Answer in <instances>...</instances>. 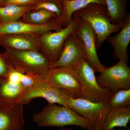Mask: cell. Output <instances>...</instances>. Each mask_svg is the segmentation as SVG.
Returning a JSON list of instances; mask_svg holds the SVG:
<instances>
[{"label":"cell","mask_w":130,"mask_h":130,"mask_svg":"<svg viewBox=\"0 0 130 130\" xmlns=\"http://www.w3.org/2000/svg\"><path fill=\"white\" fill-rule=\"evenodd\" d=\"M72 17L83 20L91 27L95 33L96 47L99 49L109 35L118 32L121 25L113 24L110 21L106 5L92 3L76 11Z\"/></svg>","instance_id":"cell-1"},{"label":"cell","mask_w":130,"mask_h":130,"mask_svg":"<svg viewBox=\"0 0 130 130\" xmlns=\"http://www.w3.org/2000/svg\"><path fill=\"white\" fill-rule=\"evenodd\" d=\"M33 120L42 128L75 125L86 130H94L87 120L68 107L49 103L41 111L35 114Z\"/></svg>","instance_id":"cell-2"},{"label":"cell","mask_w":130,"mask_h":130,"mask_svg":"<svg viewBox=\"0 0 130 130\" xmlns=\"http://www.w3.org/2000/svg\"><path fill=\"white\" fill-rule=\"evenodd\" d=\"M3 54L13 70L24 74L37 75L46 79L52 69V64L39 51L6 50Z\"/></svg>","instance_id":"cell-3"},{"label":"cell","mask_w":130,"mask_h":130,"mask_svg":"<svg viewBox=\"0 0 130 130\" xmlns=\"http://www.w3.org/2000/svg\"><path fill=\"white\" fill-rule=\"evenodd\" d=\"M73 68L79 79V98L93 102L109 103L112 95L100 87L94 70L86 61Z\"/></svg>","instance_id":"cell-4"},{"label":"cell","mask_w":130,"mask_h":130,"mask_svg":"<svg viewBox=\"0 0 130 130\" xmlns=\"http://www.w3.org/2000/svg\"><path fill=\"white\" fill-rule=\"evenodd\" d=\"M96 79L102 89L112 95L119 91L130 89V67L119 60L110 67L105 66Z\"/></svg>","instance_id":"cell-5"},{"label":"cell","mask_w":130,"mask_h":130,"mask_svg":"<svg viewBox=\"0 0 130 130\" xmlns=\"http://www.w3.org/2000/svg\"><path fill=\"white\" fill-rule=\"evenodd\" d=\"M79 18L72 17L68 25L60 30L49 31L40 36V51L52 64L56 63L62 52L65 40L69 35L76 31Z\"/></svg>","instance_id":"cell-6"},{"label":"cell","mask_w":130,"mask_h":130,"mask_svg":"<svg viewBox=\"0 0 130 130\" xmlns=\"http://www.w3.org/2000/svg\"><path fill=\"white\" fill-rule=\"evenodd\" d=\"M68 107L88 121L94 130H102L111 109L108 103L93 102L82 98L69 99Z\"/></svg>","instance_id":"cell-7"},{"label":"cell","mask_w":130,"mask_h":130,"mask_svg":"<svg viewBox=\"0 0 130 130\" xmlns=\"http://www.w3.org/2000/svg\"><path fill=\"white\" fill-rule=\"evenodd\" d=\"M38 98H44L49 103H57L61 106L68 107L69 99L72 96L67 91L56 88L44 80L27 89L19 101L18 103L23 105H27Z\"/></svg>","instance_id":"cell-8"},{"label":"cell","mask_w":130,"mask_h":130,"mask_svg":"<svg viewBox=\"0 0 130 130\" xmlns=\"http://www.w3.org/2000/svg\"><path fill=\"white\" fill-rule=\"evenodd\" d=\"M25 77V74L12 70L7 76L0 79V107L6 108L19 104L28 89Z\"/></svg>","instance_id":"cell-9"},{"label":"cell","mask_w":130,"mask_h":130,"mask_svg":"<svg viewBox=\"0 0 130 130\" xmlns=\"http://www.w3.org/2000/svg\"><path fill=\"white\" fill-rule=\"evenodd\" d=\"M86 56L84 44L76 31L66 38L59 59L52 66L74 68L81 62L86 61Z\"/></svg>","instance_id":"cell-10"},{"label":"cell","mask_w":130,"mask_h":130,"mask_svg":"<svg viewBox=\"0 0 130 130\" xmlns=\"http://www.w3.org/2000/svg\"><path fill=\"white\" fill-rule=\"evenodd\" d=\"M45 81L56 88L67 91L73 98H79V79L73 68H54L49 73Z\"/></svg>","instance_id":"cell-11"},{"label":"cell","mask_w":130,"mask_h":130,"mask_svg":"<svg viewBox=\"0 0 130 130\" xmlns=\"http://www.w3.org/2000/svg\"><path fill=\"white\" fill-rule=\"evenodd\" d=\"M76 32L83 43L86 53V61L95 73L100 72L105 66L100 62L98 56L96 36L94 30L88 24L79 18Z\"/></svg>","instance_id":"cell-12"},{"label":"cell","mask_w":130,"mask_h":130,"mask_svg":"<svg viewBox=\"0 0 130 130\" xmlns=\"http://www.w3.org/2000/svg\"><path fill=\"white\" fill-rule=\"evenodd\" d=\"M0 45L6 50L40 51V36L33 33L0 35Z\"/></svg>","instance_id":"cell-13"},{"label":"cell","mask_w":130,"mask_h":130,"mask_svg":"<svg viewBox=\"0 0 130 130\" xmlns=\"http://www.w3.org/2000/svg\"><path fill=\"white\" fill-rule=\"evenodd\" d=\"M63 27L53 19L46 24L38 25L19 21L0 23V35L15 33H33L40 36L50 31H58Z\"/></svg>","instance_id":"cell-14"},{"label":"cell","mask_w":130,"mask_h":130,"mask_svg":"<svg viewBox=\"0 0 130 130\" xmlns=\"http://www.w3.org/2000/svg\"><path fill=\"white\" fill-rule=\"evenodd\" d=\"M120 29L117 35L108 37L106 40L113 48V58L128 64L129 55L127 49L130 42V14Z\"/></svg>","instance_id":"cell-15"},{"label":"cell","mask_w":130,"mask_h":130,"mask_svg":"<svg viewBox=\"0 0 130 130\" xmlns=\"http://www.w3.org/2000/svg\"><path fill=\"white\" fill-rule=\"evenodd\" d=\"M23 105L0 107V130H21L25 124Z\"/></svg>","instance_id":"cell-16"},{"label":"cell","mask_w":130,"mask_h":130,"mask_svg":"<svg viewBox=\"0 0 130 130\" xmlns=\"http://www.w3.org/2000/svg\"><path fill=\"white\" fill-rule=\"evenodd\" d=\"M130 120V105L111 108L107 114L102 130H111L119 127L130 130L128 126Z\"/></svg>","instance_id":"cell-17"},{"label":"cell","mask_w":130,"mask_h":130,"mask_svg":"<svg viewBox=\"0 0 130 130\" xmlns=\"http://www.w3.org/2000/svg\"><path fill=\"white\" fill-rule=\"evenodd\" d=\"M63 12L61 16L54 20L63 28L68 25L72 21L74 12L83 8L89 4L97 3L106 5L105 0H62Z\"/></svg>","instance_id":"cell-18"},{"label":"cell","mask_w":130,"mask_h":130,"mask_svg":"<svg viewBox=\"0 0 130 130\" xmlns=\"http://www.w3.org/2000/svg\"><path fill=\"white\" fill-rule=\"evenodd\" d=\"M111 22L123 26L130 13L127 12V0H105Z\"/></svg>","instance_id":"cell-19"},{"label":"cell","mask_w":130,"mask_h":130,"mask_svg":"<svg viewBox=\"0 0 130 130\" xmlns=\"http://www.w3.org/2000/svg\"><path fill=\"white\" fill-rule=\"evenodd\" d=\"M34 5L20 6L8 5L0 7V23L18 21L26 12L31 11Z\"/></svg>","instance_id":"cell-20"},{"label":"cell","mask_w":130,"mask_h":130,"mask_svg":"<svg viewBox=\"0 0 130 130\" xmlns=\"http://www.w3.org/2000/svg\"><path fill=\"white\" fill-rule=\"evenodd\" d=\"M56 14L44 9H40L34 11L26 12L19 21L24 23L41 25L46 24L56 18Z\"/></svg>","instance_id":"cell-21"},{"label":"cell","mask_w":130,"mask_h":130,"mask_svg":"<svg viewBox=\"0 0 130 130\" xmlns=\"http://www.w3.org/2000/svg\"><path fill=\"white\" fill-rule=\"evenodd\" d=\"M40 9H46L56 14V18L61 16L63 12V6L62 0H41L34 5L31 11Z\"/></svg>","instance_id":"cell-22"},{"label":"cell","mask_w":130,"mask_h":130,"mask_svg":"<svg viewBox=\"0 0 130 130\" xmlns=\"http://www.w3.org/2000/svg\"><path fill=\"white\" fill-rule=\"evenodd\" d=\"M108 103L111 108L130 105V89L122 90L114 93Z\"/></svg>","instance_id":"cell-23"},{"label":"cell","mask_w":130,"mask_h":130,"mask_svg":"<svg viewBox=\"0 0 130 130\" xmlns=\"http://www.w3.org/2000/svg\"><path fill=\"white\" fill-rule=\"evenodd\" d=\"M13 70L10 63L3 53H0V79L7 76Z\"/></svg>","instance_id":"cell-24"},{"label":"cell","mask_w":130,"mask_h":130,"mask_svg":"<svg viewBox=\"0 0 130 130\" xmlns=\"http://www.w3.org/2000/svg\"><path fill=\"white\" fill-rule=\"evenodd\" d=\"M40 1L41 0H4L0 7L8 5L20 6L35 5Z\"/></svg>","instance_id":"cell-25"},{"label":"cell","mask_w":130,"mask_h":130,"mask_svg":"<svg viewBox=\"0 0 130 130\" xmlns=\"http://www.w3.org/2000/svg\"><path fill=\"white\" fill-rule=\"evenodd\" d=\"M59 130H74L73 129L71 128H66V127H64V128H62L60 129Z\"/></svg>","instance_id":"cell-26"},{"label":"cell","mask_w":130,"mask_h":130,"mask_svg":"<svg viewBox=\"0 0 130 130\" xmlns=\"http://www.w3.org/2000/svg\"><path fill=\"white\" fill-rule=\"evenodd\" d=\"M4 0H0V6H1V5L2 4V3L3 2V1Z\"/></svg>","instance_id":"cell-27"},{"label":"cell","mask_w":130,"mask_h":130,"mask_svg":"<svg viewBox=\"0 0 130 130\" xmlns=\"http://www.w3.org/2000/svg\"><path fill=\"white\" fill-rule=\"evenodd\" d=\"M111 130H128L127 129H119V130H116L115 129V128H114V129H112Z\"/></svg>","instance_id":"cell-28"},{"label":"cell","mask_w":130,"mask_h":130,"mask_svg":"<svg viewBox=\"0 0 130 130\" xmlns=\"http://www.w3.org/2000/svg\"></svg>","instance_id":"cell-29"}]
</instances>
